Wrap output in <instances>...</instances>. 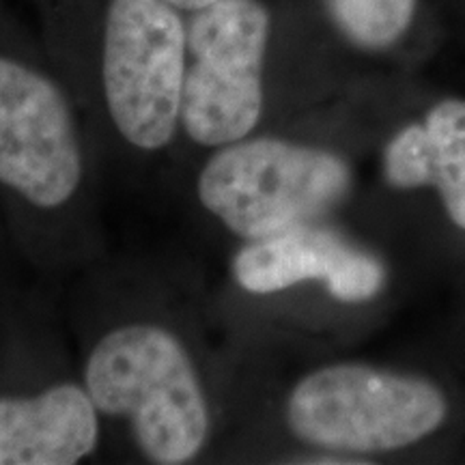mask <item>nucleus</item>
Instances as JSON below:
<instances>
[{
	"instance_id": "1",
	"label": "nucleus",
	"mask_w": 465,
	"mask_h": 465,
	"mask_svg": "<svg viewBox=\"0 0 465 465\" xmlns=\"http://www.w3.org/2000/svg\"><path fill=\"white\" fill-rule=\"evenodd\" d=\"M84 388L97 411L130 420L149 461L188 463L205 446V392L188 349L171 330L153 323L110 330L86 360Z\"/></svg>"
},
{
	"instance_id": "2",
	"label": "nucleus",
	"mask_w": 465,
	"mask_h": 465,
	"mask_svg": "<svg viewBox=\"0 0 465 465\" xmlns=\"http://www.w3.org/2000/svg\"><path fill=\"white\" fill-rule=\"evenodd\" d=\"M351 185L345 160L281 138L220 147L196 182L199 201L232 235L270 237L339 205Z\"/></svg>"
},
{
	"instance_id": "3",
	"label": "nucleus",
	"mask_w": 465,
	"mask_h": 465,
	"mask_svg": "<svg viewBox=\"0 0 465 465\" xmlns=\"http://www.w3.org/2000/svg\"><path fill=\"white\" fill-rule=\"evenodd\" d=\"M444 418L446 401L433 383L364 364H334L306 375L287 403L295 438L353 455L405 449Z\"/></svg>"
},
{
	"instance_id": "4",
	"label": "nucleus",
	"mask_w": 465,
	"mask_h": 465,
	"mask_svg": "<svg viewBox=\"0 0 465 465\" xmlns=\"http://www.w3.org/2000/svg\"><path fill=\"white\" fill-rule=\"evenodd\" d=\"M188 25L164 0H110L102 83L110 119L132 147L164 149L182 125Z\"/></svg>"
},
{
	"instance_id": "5",
	"label": "nucleus",
	"mask_w": 465,
	"mask_h": 465,
	"mask_svg": "<svg viewBox=\"0 0 465 465\" xmlns=\"http://www.w3.org/2000/svg\"><path fill=\"white\" fill-rule=\"evenodd\" d=\"M270 11L259 0H220L188 22L182 127L203 147L243 141L263 113Z\"/></svg>"
},
{
	"instance_id": "6",
	"label": "nucleus",
	"mask_w": 465,
	"mask_h": 465,
	"mask_svg": "<svg viewBox=\"0 0 465 465\" xmlns=\"http://www.w3.org/2000/svg\"><path fill=\"white\" fill-rule=\"evenodd\" d=\"M83 182L69 104L48 75L0 56V183L42 209L65 205Z\"/></svg>"
},
{
	"instance_id": "7",
	"label": "nucleus",
	"mask_w": 465,
	"mask_h": 465,
	"mask_svg": "<svg viewBox=\"0 0 465 465\" xmlns=\"http://www.w3.org/2000/svg\"><path fill=\"white\" fill-rule=\"evenodd\" d=\"M231 270L250 293H278L304 281H323L332 298L347 304L375 298L386 282V270L375 257L311 224L252 240L235 254Z\"/></svg>"
},
{
	"instance_id": "8",
	"label": "nucleus",
	"mask_w": 465,
	"mask_h": 465,
	"mask_svg": "<svg viewBox=\"0 0 465 465\" xmlns=\"http://www.w3.org/2000/svg\"><path fill=\"white\" fill-rule=\"evenodd\" d=\"M97 441V407L78 383H56L35 397H0V465H74Z\"/></svg>"
},
{
	"instance_id": "9",
	"label": "nucleus",
	"mask_w": 465,
	"mask_h": 465,
	"mask_svg": "<svg viewBox=\"0 0 465 465\" xmlns=\"http://www.w3.org/2000/svg\"><path fill=\"white\" fill-rule=\"evenodd\" d=\"M383 173L394 188L435 185L452 223L465 229V102H440L424 125L397 134L383 155Z\"/></svg>"
},
{
	"instance_id": "10",
	"label": "nucleus",
	"mask_w": 465,
	"mask_h": 465,
	"mask_svg": "<svg viewBox=\"0 0 465 465\" xmlns=\"http://www.w3.org/2000/svg\"><path fill=\"white\" fill-rule=\"evenodd\" d=\"M416 0H325L334 26L362 50H383L403 37Z\"/></svg>"
},
{
	"instance_id": "11",
	"label": "nucleus",
	"mask_w": 465,
	"mask_h": 465,
	"mask_svg": "<svg viewBox=\"0 0 465 465\" xmlns=\"http://www.w3.org/2000/svg\"><path fill=\"white\" fill-rule=\"evenodd\" d=\"M164 3L173 5V7L179 11H190V14H194V11L205 9L209 5H216L220 0H164Z\"/></svg>"
}]
</instances>
